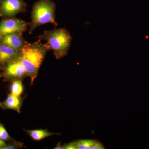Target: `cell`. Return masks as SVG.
<instances>
[{"instance_id":"cell-2","label":"cell","mask_w":149,"mask_h":149,"mask_svg":"<svg viewBox=\"0 0 149 149\" xmlns=\"http://www.w3.org/2000/svg\"><path fill=\"white\" fill-rule=\"evenodd\" d=\"M47 41V44L57 59L64 57L67 54L72 40L70 33L65 28H58L47 30L37 37Z\"/></svg>"},{"instance_id":"cell-18","label":"cell","mask_w":149,"mask_h":149,"mask_svg":"<svg viewBox=\"0 0 149 149\" xmlns=\"http://www.w3.org/2000/svg\"><path fill=\"white\" fill-rule=\"evenodd\" d=\"M6 144L5 141H2V140H0V149H1Z\"/></svg>"},{"instance_id":"cell-14","label":"cell","mask_w":149,"mask_h":149,"mask_svg":"<svg viewBox=\"0 0 149 149\" xmlns=\"http://www.w3.org/2000/svg\"><path fill=\"white\" fill-rule=\"evenodd\" d=\"M23 146V144L20 142L13 140L9 142L8 144H6L1 149H21Z\"/></svg>"},{"instance_id":"cell-13","label":"cell","mask_w":149,"mask_h":149,"mask_svg":"<svg viewBox=\"0 0 149 149\" xmlns=\"http://www.w3.org/2000/svg\"><path fill=\"white\" fill-rule=\"evenodd\" d=\"M0 140L4 141L10 142L14 139L10 137L7 131L5 128L3 124L0 121Z\"/></svg>"},{"instance_id":"cell-16","label":"cell","mask_w":149,"mask_h":149,"mask_svg":"<svg viewBox=\"0 0 149 149\" xmlns=\"http://www.w3.org/2000/svg\"><path fill=\"white\" fill-rule=\"evenodd\" d=\"M64 149H75L74 142H72L66 145H64Z\"/></svg>"},{"instance_id":"cell-5","label":"cell","mask_w":149,"mask_h":149,"mask_svg":"<svg viewBox=\"0 0 149 149\" xmlns=\"http://www.w3.org/2000/svg\"><path fill=\"white\" fill-rule=\"evenodd\" d=\"M27 6L23 0H0V17H15L18 13L26 12Z\"/></svg>"},{"instance_id":"cell-11","label":"cell","mask_w":149,"mask_h":149,"mask_svg":"<svg viewBox=\"0 0 149 149\" xmlns=\"http://www.w3.org/2000/svg\"><path fill=\"white\" fill-rule=\"evenodd\" d=\"M22 81V80H16L10 82L11 94L16 96L21 95L24 90Z\"/></svg>"},{"instance_id":"cell-7","label":"cell","mask_w":149,"mask_h":149,"mask_svg":"<svg viewBox=\"0 0 149 149\" xmlns=\"http://www.w3.org/2000/svg\"><path fill=\"white\" fill-rule=\"evenodd\" d=\"M27 42L22 32L8 33L0 38V44L8 46L17 51L21 50Z\"/></svg>"},{"instance_id":"cell-8","label":"cell","mask_w":149,"mask_h":149,"mask_svg":"<svg viewBox=\"0 0 149 149\" xmlns=\"http://www.w3.org/2000/svg\"><path fill=\"white\" fill-rule=\"evenodd\" d=\"M20 51L0 44V70L8 63L16 58L19 55Z\"/></svg>"},{"instance_id":"cell-1","label":"cell","mask_w":149,"mask_h":149,"mask_svg":"<svg viewBox=\"0 0 149 149\" xmlns=\"http://www.w3.org/2000/svg\"><path fill=\"white\" fill-rule=\"evenodd\" d=\"M51 50L47 43L43 44L39 39L32 43L27 42L20 52L22 62L27 76L31 78V84L37 78L40 66L48 51Z\"/></svg>"},{"instance_id":"cell-17","label":"cell","mask_w":149,"mask_h":149,"mask_svg":"<svg viewBox=\"0 0 149 149\" xmlns=\"http://www.w3.org/2000/svg\"><path fill=\"white\" fill-rule=\"evenodd\" d=\"M61 142H59L57 145L54 148V149H64V146H62L61 144Z\"/></svg>"},{"instance_id":"cell-12","label":"cell","mask_w":149,"mask_h":149,"mask_svg":"<svg viewBox=\"0 0 149 149\" xmlns=\"http://www.w3.org/2000/svg\"><path fill=\"white\" fill-rule=\"evenodd\" d=\"M96 140H80L74 141L75 149H91L93 148Z\"/></svg>"},{"instance_id":"cell-4","label":"cell","mask_w":149,"mask_h":149,"mask_svg":"<svg viewBox=\"0 0 149 149\" xmlns=\"http://www.w3.org/2000/svg\"><path fill=\"white\" fill-rule=\"evenodd\" d=\"M1 72L4 82H11L14 80H23L27 77L26 70L22 62L20 53L16 58L6 65Z\"/></svg>"},{"instance_id":"cell-9","label":"cell","mask_w":149,"mask_h":149,"mask_svg":"<svg viewBox=\"0 0 149 149\" xmlns=\"http://www.w3.org/2000/svg\"><path fill=\"white\" fill-rule=\"evenodd\" d=\"M22 103L23 99L20 96H15L10 93L8 94L4 101L0 102V107L3 110H13L20 113Z\"/></svg>"},{"instance_id":"cell-10","label":"cell","mask_w":149,"mask_h":149,"mask_svg":"<svg viewBox=\"0 0 149 149\" xmlns=\"http://www.w3.org/2000/svg\"><path fill=\"white\" fill-rule=\"evenodd\" d=\"M23 130L33 140L36 141H40L42 139L54 135H59L58 133H52L46 129L31 130L24 129Z\"/></svg>"},{"instance_id":"cell-3","label":"cell","mask_w":149,"mask_h":149,"mask_svg":"<svg viewBox=\"0 0 149 149\" xmlns=\"http://www.w3.org/2000/svg\"><path fill=\"white\" fill-rule=\"evenodd\" d=\"M56 4L52 0H39L35 2L31 12V22L29 23V34L41 25L52 23L56 27L58 25L55 20Z\"/></svg>"},{"instance_id":"cell-6","label":"cell","mask_w":149,"mask_h":149,"mask_svg":"<svg viewBox=\"0 0 149 149\" xmlns=\"http://www.w3.org/2000/svg\"><path fill=\"white\" fill-rule=\"evenodd\" d=\"M29 25V23L15 17L3 18L0 21V38L13 32L23 33L27 31Z\"/></svg>"},{"instance_id":"cell-15","label":"cell","mask_w":149,"mask_h":149,"mask_svg":"<svg viewBox=\"0 0 149 149\" xmlns=\"http://www.w3.org/2000/svg\"><path fill=\"white\" fill-rule=\"evenodd\" d=\"M104 149L103 145H102L98 141H96L95 143V145L93 147L92 149Z\"/></svg>"},{"instance_id":"cell-19","label":"cell","mask_w":149,"mask_h":149,"mask_svg":"<svg viewBox=\"0 0 149 149\" xmlns=\"http://www.w3.org/2000/svg\"><path fill=\"white\" fill-rule=\"evenodd\" d=\"M3 77L2 74L1 72V70H0V78L1 77Z\"/></svg>"}]
</instances>
